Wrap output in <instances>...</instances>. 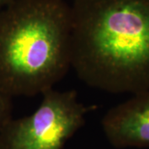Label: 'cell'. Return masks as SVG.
Wrapping results in <instances>:
<instances>
[{
  "label": "cell",
  "mask_w": 149,
  "mask_h": 149,
  "mask_svg": "<svg viewBox=\"0 0 149 149\" xmlns=\"http://www.w3.org/2000/svg\"><path fill=\"white\" fill-rule=\"evenodd\" d=\"M14 0H0V8L8 5L12 2H13Z\"/></svg>",
  "instance_id": "cell-6"
},
{
  "label": "cell",
  "mask_w": 149,
  "mask_h": 149,
  "mask_svg": "<svg viewBox=\"0 0 149 149\" xmlns=\"http://www.w3.org/2000/svg\"><path fill=\"white\" fill-rule=\"evenodd\" d=\"M95 106L79 101L74 91L48 90L28 116L12 118L0 133V149H62Z\"/></svg>",
  "instance_id": "cell-3"
},
{
  "label": "cell",
  "mask_w": 149,
  "mask_h": 149,
  "mask_svg": "<svg viewBox=\"0 0 149 149\" xmlns=\"http://www.w3.org/2000/svg\"><path fill=\"white\" fill-rule=\"evenodd\" d=\"M71 67L112 94L149 89V0H72Z\"/></svg>",
  "instance_id": "cell-1"
},
{
  "label": "cell",
  "mask_w": 149,
  "mask_h": 149,
  "mask_svg": "<svg viewBox=\"0 0 149 149\" xmlns=\"http://www.w3.org/2000/svg\"><path fill=\"white\" fill-rule=\"evenodd\" d=\"M101 123L109 143L116 148L149 147V89L113 107Z\"/></svg>",
  "instance_id": "cell-4"
},
{
  "label": "cell",
  "mask_w": 149,
  "mask_h": 149,
  "mask_svg": "<svg viewBox=\"0 0 149 149\" xmlns=\"http://www.w3.org/2000/svg\"><path fill=\"white\" fill-rule=\"evenodd\" d=\"M13 97L0 91V133L12 118Z\"/></svg>",
  "instance_id": "cell-5"
},
{
  "label": "cell",
  "mask_w": 149,
  "mask_h": 149,
  "mask_svg": "<svg viewBox=\"0 0 149 149\" xmlns=\"http://www.w3.org/2000/svg\"><path fill=\"white\" fill-rule=\"evenodd\" d=\"M71 67V13L65 0H14L0 8V91L34 96Z\"/></svg>",
  "instance_id": "cell-2"
}]
</instances>
